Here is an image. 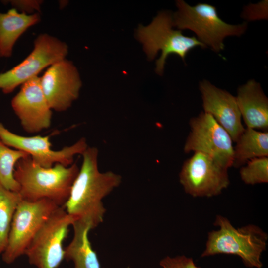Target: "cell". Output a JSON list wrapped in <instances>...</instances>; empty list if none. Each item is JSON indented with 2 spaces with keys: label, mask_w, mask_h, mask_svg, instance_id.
<instances>
[{
  "label": "cell",
  "mask_w": 268,
  "mask_h": 268,
  "mask_svg": "<svg viewBox=\"0 0 268 268\" xmlns=\"http://www.w3.org/2000/svg\"><path fill=\"white\" fill-rule=\"evenodd\" d=\"M82 163L64 207L75 220L93 229L103 222L106 212L103 199L121 183L122 177L112 171L101 172L98 150L88 147L81 154Z\"/></svg>",
  "instance_id": "1"
},
{
  "label": "cell",
  "mask_w": 268,
  "mask_h": 268,
  "mask_svg": "<svg viewBox=\"0 0 268 268\" xmlns=\"http://www.w3.org/2000/svg\"><path fill=\"white\" fill-rule=\"evenodd\" d=\"M79 170L76 163L69 166L56 164L50 168L43 167L28 156L17 162L14 177L22 200L36 201L48 199L63 206Z\"/></svg>",
  "instance_id": "2"
},
{
  "label": "cell",
  "mask_w": 268,
  "mask_h": 268,
  "mask_svg": "<svg viewBox=\"0 0 268 268\" xmlns=\"http://www.w3.org/2000/svg\"><path fill=\"white\" fill-rule=\"evenodd\" d=\"M215 226L219 227L208 234L201 257L217 254L239 256L246 267L261 268L262 253L265 251L268 235L259 226L249 224L236 228L226 217L217 215Z\"/></svg>",
  "instance_id": "3"
},
{
  "label": "cell",
  "mask_w": 268,
  "mask_h": 268,
  "mask_svg": "<svg viewBox=\"0 0 268 268\" xmlns=\"http://www.w3.org/2000/svg\"><path fill=\"white\" fill-rule=\"evenodd\" d=\"M176 4L178 10L172 15L173 27L193 31L199 41L216 53L224 50L226 37H240L247 29L246 22L232 25L223 21L212 5L200 3L191 6L183 0H176Z\"/></svg>",
  "instance_id": "4"
},
{
  "label": "cell",
  "mask_w": 268,
  "mask_h": 268,
  "mask_svg": "<svg viewBox=\"0 0 268 268\" xmlns=\"http://www.w3.org/2000/svg\"><path fill=\"white\" fill-rule=\"evenodd\" d=\"M172 14L169 11H161L147 26L140 25L136 38L143 44V49L149 60L155 58L161 51V55L156 60L157 74L163 73L166 60L169 55L179 56L185 62L188 52L196 47L206 48L195 36H186L182 31L173 28Z\"/></svg>",
  "instance_id": "5"
},
{
  "label": "cell",
  "mask_w": 268,
  "mask_h": 268,
  "mask_svg": "<svg viewBox=\"0 0 268 268\" xmlns=\"http://www.w3.org/2000/svg\"><path fill=\"white\" fill-rule=\"evenodd\" d=\"M74 221L64 206L56 209L25 251L29 264L37 268H57L64 259L63 242Z\"/></svg>",
  "instance_id": "6"
},
{
  "label": "cell",
  "mask_w": 268,
  "mask_h": 268,
  "mask_svg": "<svg viewBox=\"0 0 268 268\" xmlns=\"http://www.w3.org/2000/svg\"><path fill=\"white\" fill-rule=\"evenodd\" d=\"M59 207L48 199L36 201L21 199L14 214L7 246L1 254L2 261L10 264L24 255L38 231Z\"/></svg>",
  "instance_id": "7"
},
{
  "label": "cell",
  "mask_w": 268,
  "mask_h": 268,
  "mask_svg": "<svg viewBox=\"0 0 268 268\" xmlns=\"http://www.w3.org/2000/svg\"><path fill=\"white\" fill-rule=\"evenodd\" d=\"M67 53L65 42L46 33L39 35L28 56L12 68L0 74V89L5 94L11 93L18 86L38 76L44 68L65 59Z\"/></svg>",
  "instance_id": "8"
},
{
  "label": "cell",
  "mask_w": 268,
  "mask_h": 268,
  "mask_svg": "<svg viewBox=\"0 0 268 268\" xmlns=\"http://www.w3.org/2000/svg\"><path fill=\"white\" fill-rule=\"evenodd\" d=\"M184 151L206 154L223 167L232 166L234 146L228 133L209 114L201 112L190 119Z\"/></svg>",
  "instance_id": "9"
},
{
  "label": "cell",
  "mask_w": 268,
  "mask_h": 268,
  "mask_svg": "<svg viewBox=\"0 0 268 268\" xmlns=\"http://www.w3.org/2000/svg\"><path fill=\"white\" fill-rule=\"evenodd\" d=\"M179 177L185 192L194 197L218 195L230 184L228 169L200 152L184 162Z\"/></svg>",
  "instance_id": "10"
},
{
  "label": "cell",
  "mask_w": 268,
  "mask_h": 268,
  "mask_svg": "<svg viewBox=\"0 0 268 268\" xmlns=\"http://www.w3.org/2000/svg\"><path fill=\"white\" fill-rule=\"evenodd\" d=\"M50 136H24L8 130L0 122V139L7 146L25 152L32 160L45 168L56 164L69 166L73 163L74 157L82 154L88 147L85 138H81L73 144L59 150H53Z\"/></svg>",
  "instance_id": "11"
},
{
  "label": "cell",
  "mask_w": 268,
  "mask_h": 268,
  "mask_svg": "<svg viewBox=\"0 0 268 268\" xmlns=\"http://www.w3.org/2000/svg\"><path fill=\"white\" fill-rule=\"evenodd\" d=\"M40 83L49 106L57 112L67 110L78 98L82 86L77 68L66 58L49 66Z\"/></svg>",
  "instance_id": "12"
},
{
  "label": "cell",
  "mask_w": 268,
  "mask_h": 268,
  "mask_svg": "<svg viewBox=\"0 0 268 268\" xmlns=\"http://www.w3.org/2000/svg\"><path fill=\"white\" fill-rule=\"evenodd\" d=\"M11 104L25 132L37 133L51 126L52 110L42 91L40 77H35L22 84Z\"/></svg>",
  "instance_id": "13"
},
{
  "label": "cell",
  "mask_w": 268,
  "mask_h": 268,
  "mask_svg": "<svg viewBox=\"0 0 268 268\" xmlns=\"http://www.w3.org/2000/svg\"><path fill=\"white\" fill-rule=\"evenodd\" d=\"M203 112L211 115L235 142L245 128L235 96L203 79L199 82Z\"/></svg>",
  "instance_id": "14"
},
{
  "label": "cell",
  "mask_w": 268,
  "mask_h": 268,
  "mask_svg": "<svg viewBox=\"0 0 268 268\" xmlns=\"http://www.w3.org/2000/svg\"><path fill=\"white\" fill-rule=\"evenodd\" d=\"M235 97L246 128L268 131V98L260 84L248 80L238 87Z\"/></svg>",
  "instance_id": "15"
},
{
  "label": "cell",
  "mask_w": 268,
  "mask_h": 268,
  "mask_svg": "<svg viewBox=\"0 0 268 268\" xmlns=\"http://www.w3.org/2000/svg\"><path fill=\"white\" fill-rule=\"evenodd\" d=\"M40 20L38 12L31 14L20 13L15 8L9 9L6 13L0 12V57H10L18 39Z\"/></svg>",
  "instance_id": "16"
},
{
  "label": "cell",
  "mask_w": 268,
  "mask_h": 268,
  "mask_svg": "<svg viewBox=\"0 0 268 268\" xmlns=\"http://www.w3.org/2000/svg\"><path fill=\"white\" fill-rule=\"evenodd\" d=\"M72 226L73 236L70 243L64 248V259L72 261L74 268H101L88 238L89 232L92 230L90 226L78 220L74 221Z\"/></svg>",
  "instance_id": "17"
},
{
  "label": "cell",
  "mask_w": 268,
  "mask_h": 268,
  "mask_svg": "<svg viewBox=\"0 0 268 268\" xmlns=\"http://www.w3.org/2000/svg\"><path fill=\"white\" fill-rule=\"evenodd\" d=\"M235 143L233 167H242L255 158L268 157V131L245 128Z\"/></svg>",
  "instance_id": "18"
},
{
  "label": "cell",
  "mask_w": 268,
  "mask_h": 268,
  "mask_svg": "<svg viewBox=\"0 0 268 268\" xmlns=\"http://www.w3.org/2000/svg\"><path fill=\"white\" fill-rule=\"evenodd\" d=\"M21 199L18 192L9 190L0 184V255L7 246L14 214Z\"/></svg>",
  "instance_id": "19"
},
{
  "label": "cell",
  "mask_w": 268,
  "mask_h": 268,
  "mask_svg": "<svg viewBox=\"0 0 268 268\" xmlns=\"http://www.w3.org/2000/svg\"><path fill=\"white\" fill-rule=\"evenodd\" d=\"M30 156L24 151L11 149L0 139V184L18 192L19 186L14 177L15 167L21 159Z\"/></svg>",
  "instance_id": "20"
},
{
  "label": "cell",
  "mask_w": 268,
  "mask_h": 268,
  "mask_svg": "<svg viewBox=\"0 0 268 268\" xmlns=\"http://www.w3.org/2000/svg\"><path fill=\"white\" fill-rule=\"evenodd\" d=\"M242 180L248 185L268 182V157L255 158L241 167Z\"/></svg>",
  "instance_id": "21"
},
{
  "label": "cell",
  "mask_w": 268,
  "mask_h": 268,
  "mask_svg": "<svg viewBox=\"0 0 268 268\" xmlns=\"http://www.w3.org/2000/svg\"><path fill=\"white\" fill-rule=\"evenodd\" d=\"M268 4L267 0L257 4L250 3L244 8L241 14L242 18L247 21L268 19Z\"/></svg>",
  "instance_id": "22"
},
{
  "label": "cell",
  "mask_w": 268,
  "mask_h": 268,
  "mask_svg": "<svg viewBox=\"0 0 268 268\" xmlns=\"http://www.w3.org/2000/svg\"><path fill=\"white\" fill-rule=\"evenodd\" d=\"M162 268H201L197 266L192 258L185 256H166L159 263Z\"/></svg>",
  "instance_id": "23"
},
{
  "label": "cell",
  "mask_w": 268,
  "mask_h": 268,
  "mask_svg": "<svg viewBox=\"0 0 268 268\" xmlns=\"http://www.w3.org/2000/svg\"><path fill=\"white\" fill-rule=\"evenodd\" d=\"M9 2L16 8L22 10V13L30 14L35 10L39 12L42 4L40 0H10Z\"/></svg>",
  "instance_id": "24"
}]
</instances>
